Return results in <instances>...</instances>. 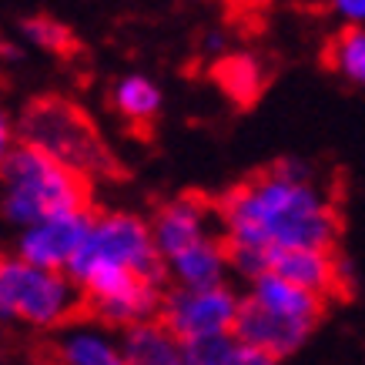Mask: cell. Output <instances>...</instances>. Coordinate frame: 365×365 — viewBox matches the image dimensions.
<instances>
[{
  "instance_id": "1",
  "label": "cell",
  "mask_w": 365,
  "mask_h": 365,
  "mask_svg": "<svg viewBox=\"0 0 365 365\" xmlns=\"http://www.w3.org/2000/svg\"><path fill=\"white\" fill-rule=\"evenodd\" d=\"M218 218L228 248L288 252L332 248L339 211L315 171L299 158H282L262 175L248 178L218 201Z\"/></svg>"
},
{
  "instance_id": "2",
  "label": "cell",
  "mask_w": 365,
  "mask_h": 365,
  "mask_svg": "<svg viewBox=\"0 0 365 365\" xmlns=\"http://www.w3.org/2000/svg\"><path fill=\"white\" fill-rule=\"evenodd\" d=\"M0 181H4V218L17 232L88 205V178L21 141L14 148H4Z\"/></svg>"
},
{
  "instance_id": "3",
  "label": "cell",
  "mask_w": 365,
  "mask_h": 365,
  "mask_svg": "<svg viewBox=\"0 0 365 365\" xmlns=\"http://www.w3.org/2000/svg\"><path fill=\"white\" fill-rule=\"evenodd\" d=\"M17 138L21 144H31L37 151L57 158L81 178H98L114 171L111 151L104 148L98 131L64 101L44 98L27 104L17 118Z\"/></svg>"
},
{
  "instance_id": "4",
  "label": "cell",
  "mask_w": 365,
  "mask_h": 365,
  "mask_svg": "<svg viewBox=\"0 0 365 365\" xmlns=\"http://www.w3.org/2000/svg\"><path fill=\"white\" fill-rule=\"evenodd\" d=\"M81 292L67 272L27 265L24 258L0 262V315L27 329H64Z\"/></svg>"
},
{
  "instance_id": "5",
  "label": "cell",
  "mask_w": 365,
  "mask_h": 365,
  "mask_svg": "<svg viewBox=\"0 0 365 365\" xmlns=\"http://www.w3.org/2000/svg\"><path fill=\"white\" fill-rule=\"evenodd\" d=\"M101 265L131 268V272L151 278V282H161V285L168 282L155 235H151V222H144L141 215H131V211L94 215L88 242L78 252L74 265L67 268V275L84 272V268H101Z\"/></svg>"
},
{
  "instance_id": "6",
  "label": "cell",
  "mask_w": 365,
  "mask_h": 365,
  "mask_svg": "<svg viewBox=\"0 0 365 365\" xmlns=\"http://www.w3.org/2000/svg\"><path fill=\"white\" fill-rule=\"evenodd\" d=\"M238 312H242V295L225 282L215 288H168L158 319L181 342H198L215 335H235Z\"/></svg>"
},
{
  "instance_id": "7",
  "label": "cell",
  "mask_w": 365,
  "mask_h": 365,
  "mask_svg": "<svg viewBox=\"0 0 365 365\" xmlns=\"http://www.w3.org/2000/svg\"><path fill=\"white\" fill-rule=\"evenodd\" d=\"M91 222H94V215L88 208H81L27 225L14 238V258H24L27 265L51 268V272H67L88 242Z\"/></svg>"
},
{
  "instance_id": "8",
  "label": "cell",
  "mask_w": 365,
  "mask_h": 365,
  "mask_svg": "<svg viewBox=\"0 0 365 365\" xmlns=\"http://www.w3.org/2000/svg\"><path fill=\"white\" fill-rule=\"evenodd\" d=\"M151 235H155L158 255H161V265L168 258L181 255L191 245H201L215 238L222 232V218H218V208H211L198 198H175L161 205L151 218Z\"/></svg>"
},
{
  "instance_id": "9",
  "label": "cell",
  "mask_w": 365,
  "mask_h": 365,
  "mask_svg": "<svg viewBox=\"0 0 365 365\" xmlns=\"http://www.w3.org/2000/svg\"><path fill=\"white\" fill-rule=\"evenodd\" d=\"M54 365H128L124 345L104 322H67L51 345Z\"/></svg>"
},
{
  "instance_id": "10",
  "label": "cell",
  "mask_w": 365,
  "mask_h": 365,
  "mask_svg": "<svg viewBox=\"0 0 365 365\" xmlns=\"http://www.w3.org/2000/svg\"><path fill=\"white\" fill-rule=\"evenodd\" d=\"M312 329L309 325H295V322H285L272 315V312L258 309L255 302H248L242 295V312H238V322H235V339L248 349H258L265 355H275V359H288L292 352H299L302 345L309 342Z\"/></svg>"
},
{
  "instance_id": "11",
  "label": "cell",
  "mask_w": 365,
  "mask_h": 365,
  "mask_svg": "<svg viewBox=\"0 0 365 365\" xmlns=\"http://www.w3.org/2000/svg\"><path fill=\"white\" fill-rule=\"evenodd\" d=\"M268 272L282 275L292 285L305 288L312 295H332L342 285V258H335L332 248H288V252H272Z\"/></svg>"
},
{
  "instance_id": "12",
  "label": "cell",
  "mask_w": 365,
  "mask_h": 365,
  "mask_svg": "<svg viewBox=\"0 0 365 365\" xmlns=\"http://www.w3.org/2000/svg\"><path fill=\"white\" fill-rule=\"evenodd\" d=\"M245 299L255 302L258 309L278 315V319L295 322V325H309V329H315V322H319V315H322L319 295L292 285V282H285V278L275 275V272H265V275H258L255 282H248Z\"/></svg>"
},
{
  "instance_id": "13",
  "label": "cell",
  "mask_w": 365,
  "mask_h": 365,
  "mask_svg": "<svg viewBox=\"0 0 365 365\" xmlns=\"http://www.w3.org/2000/svg\"><path fill=\"white\" fill-rule=\"evenodd\" d=\"M121 345L128 365H188L185 342L161 319L128 329L121 335Z\"/></svg>"
},
{
  "instance_id": "14",
  "label": "cell",
  "mask_w": 365,
  "mask_h": 365,
  "mask_svg": "<svg viewBox=\"0 0 365 365\" xmlns=\"http://www.w3.org/2000/svg\"><path fill=\"white\" fill-rule=\"evenodd\" d=\"M161 88L144 74H128L111 88L114 111L128 118V121H151L161 111Z\"/></svg>"
},
{
  "instance_id": "15",
  "label": "cell",
  "mask_w": 365,
  "mask_h": 365,
  "mask_svg": "<svg viewBox=\"0 0 365 365\" xmlns=\"http://www.w3.org/2000/svg\"><path fill=\"white\" fill-rule=\"evenodd\" d=\"M215 81L222 84V91L232 101L248 104L262 91V64L252 54H228L215 67Z\"/></svg>"
},
{
  "instance_id": "16",
  "label": "cell",
  "mask_w": 365,
  "mask_h": 365,
  "mask_svg": "<svg viewBox=\"0 0 365 365\" xmlns=\"http://www.w3.org/2000/svg\"><path fill=\"white\" fill-rule=\"evenodd\" d=\"M332 71L342 81L365 88V27H345L329 51Z\"/></svg>"
},
{
  "instance_id": "17",
  "label": "cell",
  "mask_w": 365,
  "mask_h": 365,
  "mask_svg": "<svg viewBox=\"0 0 365 365\" xmlns=\"http://www.w3.org/2000/svg\"><path fill=\"white\" fill-rule=\"evenodd\" d=\"M21 37H24V44L37 47V51H44V54H64V51H71V31H67L61 21L47 17V14L24 17Z\"/></svg>"
},
{
  "instance_id": "18",
  "label": "cell",
  "mask_w": 365,
  "mask_h": 365,
  "mask_svg": "<svg viewBox=\"0 0 365 365\" xmlns=\"http://www.w3.org/2000/svg\"><path fill=\"white\" fill-rule=\"evenodd\" d=\"M238 345L242 342L235 335H215V339L185 342V355H188V365H232Z\"/></svg>"
},
{
  "instance_id": "19",
  "label": "cell",
  "mask_w": 365,
  "mask_h": 365,
  "mask_svg": "<svg viewBox=\"0 0 365 365\" xmlns=\"http://www.w3.org/2000/svg\"><path fill=\"white\" fill-rule=\"evenodd\" d=\"M329 7L349 27H365V0H329Z\"/></svg>"
},
{
  "instance_id": "20",
  "label": "cell",
  "mask_w": 365,
  "mask_h": 365,
  "mask_svg": "<svg viewBox=\"0 0 365 365\" xmlns=\"http://www.w3.org/2000/svg\"><path fill=\"white\" fill-rule=\"evenodd\" d=\"M232 365H282V359L258 352V349H248V345H238V355H235Z\"/></svg>"
},
{
  "instance_id": "21",
  "label": "cell",
  "mask_w": 365,
  "mask_h": 365,
  "mask_svg": "<svg viewBox=\"0 0 365 365\" xmlns=\"http://www.w3.org/2000/svg\"><path fill=\"white\" fill-rule=\"evenodd\" d=\"M201 47H205V54H215L218 61L225 57V34L222 31H208L205 34V41H201Z\"/></svg>"
}]
</instances>
